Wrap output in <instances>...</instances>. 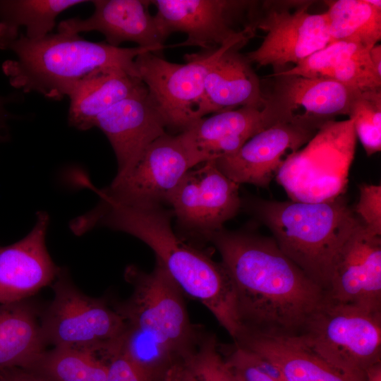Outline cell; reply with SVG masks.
<instances>
[{"label": "cell", "mask_w": 381, "mask_h": 381, "mask_svg": "<svg viewBox=\"0 0 381 381\" xmlns=\"http://www.w3.org/2000/svg\"><path fill=\"white\" fill-rule=\"evenodd\" d=\"M330 43L347 41L370 50L381 39V1H325Z\"/></svg>", "instance_id": "24"}, {"label": "cell", "mask_w": 381, "mask_h": 381, "mask_svg": "<svg viewBox=\"0 0 381 381\" xmlns=\"http://www.w3.org/2000/svg\"><path fill=\"white\" fill-rule=\"evenodd\" d=\"M209 241L219 251L234 284L243 331L299 336L325 299V291L272 237L222 228Z\"/></svg>", "instance_id": "1"}, {"label": "cell", "mask_w": 381, "mask_h": 381, "mask_svg": "<svg viewBox=\"0 0 381 381\" xmlns=\"http://www.w3.org/2000/svg\"><path fill=\"white\" fill-rule=\"evenodd\" d=\"M325 78L359 91L381 89V75L377 73L370 61L369 51L342 62Z\"/></svg>", "instance_id": "31"}, {"label": "cell", "mask_w": 381, "mask_h": 381, "mask_svg": "<svg viewBox=\"0 0 381 381\" xmlns=\"http://www.w3.org/2000/svg\"><path fill=\"white\" fill-rule=\"evenodd\" d=\"M0 381H47L22 368H13L0 372Z\"/></svg>", "instance_id": "34"}, {"label": "cell", "mask_w": 381, "mask_h": 381, "mask_svg": "<svg viewBox=\"0 0 381 381\" xmlns=\"http://www.w3.org/2000/svg\"><path fill=\"white\" fill-rule=\"evenodd\" d=\"M325 292L333 301L381 311V238L361 221L336 253Z\"/></svg>", "instance_id": "13"}, {"label": "cell", "mask_w": 381, "mask_h": 381, "mask_svg": "<svg viewBox=\"0 0 381 381\" xmlns=\"http://www.w3.org/2000/svg\"><path fill=\"white\" fill-rule=\"evenodd\" d=\"M267 226L282 252L326 291L338 249L361 222L341 197L320 202L241 198V207Z\"/></svg>", "instance_id": "5"}, {"label": "cell", "mask_w": 381, "mask_h": 381, "mask_svg": "<svg viewBox=\"0 0 381 381\" xmlns=\"http://www.w3.org/2000/svg\"><path fill=\"white\" fill-rule=\"evenodd\" d=\"M172 218L171 210L163 205H127L99 198L93 208L78 217L77 224L83 234L103 226L146 243L182 292L203 304L236 340L243 327L226 269L180 238L172 229Z\"/></svg>", "instance_id": "2"}, {"label": "cell", "mask_w": 381, "mask_h": 381, "mask_svg": "<svg viewBox=\"0 0 381 381\" xmlns=\"http://www.w3.org/2000/svg\"><path fill=\"white\" fill-rule=\"evenodd\" d=\"M0 49L16 56L1 66L11 86L54 100L68 97L80 80L97 70L119 69L140 78L135 59L146 52H157L140 47H113L64 32L35 40L20 32L16 38L0 41Z\"/></svg>", "instance_id": "4"}, {"label": "cell", "mask_w": 381, "mask_h": 381, "mask_svg": "<svg viewBox=\"0 0 381 381\" xmlns=\"http://www.w3.org/2000/svg\"><path fill=\"white\" fill-rule=\"evenodd\" d=\"M242 47L227 49L210 68L196 111L198 119L241 107L263 109L265 97L260 79L246 55L238 52Z\"/></svg>", "instance_id": "19"}, {"label": "cell", "mask_w": 381, "mask_h": 381, "mask_svg": "<svg viewBox=\"0 0 381 381\" xmlns=\"http://www.w3.org/2000/svg\"><path fill=\"white\" fill-rule=\"evenodd\" d=\"M254 31V28L248 25L239 36L220 47L186 54L185 64L168 61L152 52L136 57L135 64L139 78L146 86L169 133H181L198 120L196 111L203 96L210 68L229 48L244 46Z\"/></svg>", "instance_id": "7"}, {"label": "cell", "mask_w": 381, "mask_h": 381, "mask_svg": "<svg viewBox=\"0 0 381 381\" xmlns=\"http://www.w3.org/2000/svg\"><path fill=\"white\" fill-rule=\"evenodd\" d=\"M49 224L48 213L39 211L25 236L11 245L0 246V303L27 300L56 280L61 268L46 246Z\"/></svg>", "instance_id": "16"}, {"label": "cell", "mask_w": 381, "mask_h": 381, "mask_svg": "<svg viewBox=\"0 0 381 381\" xmlns=\"http://www.w3.org/2000/svg\"><path fill=\"white\" fill-rule=\"evenodd\" d=\"M272 91L265 97L264 111L273 123L289 120L303 109L302 115L334 120L349 114L351 104L360 92L328 78L272 75Z\"/></svg>", "instance_id": "18"}, {"label": "cell", "mask_w": 381, "mask_h": 381, "mask_svg": "<svg viewBox=\"0 0 381 381\" xmlns=\"http://www.w3.org/2000/svg\"><path fill=\"white\" fill-rule=\"evenodd\" d=\"M222 349L228 365L245 381H285L279 369L265 358L235 343Z\"/></svg>", "instance_id": "30"}, {"label": "cell", "mask_w": 381, "mask_h": 381, "mask_svg": "<svg viewBox=\"0 0 381 381\" xmlns=\"http://www.w3.org/2000/svg\"><path fill=\"white\" fill-rule=\"evenodd\" d=\"M107 361L106 381H162L147 374L121 353H115Z\"/></svg>", "instance_id": "33"}, {"label": "cell", "mask_w": 381, "mask_h": 381, "mask_svg": "<svg viewBox=\"0 0 381 381\" xmlns=\"http://www.w3.org/2000/svg\"><path fill=\"white\" fill-rule=\"evenodd\" d=\"M46 346L33 304L28 299L0 303V372L24 368Z\"/></svg>", "instance_id": "23"}, {"label": "cell", "mask_w": 381, "mask_h": 381, "mask_svg": "<svg viewBox=\"0 0 381 381\" xmlns=\"http://www.w3.org/2000/svg\"><path fill=\"white\" fill-rule=\"evenodd\" d=\"M328 121L295 115L256 133L235 153L215 159L220 171L238 184L268 188L288 152L307 145Z\"/></svg>", "instance_id": "11"}, {"label": "cell", "mask_w": 381, "mask_h": 381, "mask_svg": "<svg viewBox=\"0 0 381 381\" xmlns=\"http://www.w3.org/2000/svg\"><path fill=\"white\" fill-rule=\"evenodd\" d=\"M144 85L142 80L119 69L97 70L80 80L68 98V121L80 131L93 128L96 118Z\"/></svg>", "instance_id": "22"}, {"label": "cell", "mask_w": 381, "mask_h": 381, "mask_svg": "<svg viewBox=\"0 0 381 381\" xmlns=\"http://www.w3.org/2000/svg\"><path fill=\"white\" fill-rule=\"evenodd\" d=\"M356 136L365 153L371 156L381 150V89L360 91L349 111Z\"/></svg>", "instance_id": "28"}, {"label": "cell", "mask_w": 381, "mask_h": 381, "mask_svg": "<svg viewBox=\"0 0 381 381\" xmlns=\"http://www.w3.org/2000/svg\"><path fill=\"white\" fill-rule=\"evenodd\" d=\"M83 0H0V41L16 38L25 28L29 40H40L51 33L56 17Z\"/></svg>", "instance_id": "25"}, {"label": "cell", "mask_w": 381, "mask_h": 381, "mask_svg": "<svg viewBox=\"0 0 381 381\" xmlns=\"http://www.w3.org/2000/svg\"><path fill=\"white\" fill-rule=\"evenodd\" d=\"M310 5L304 4L294 12L287 8L269 9L254 21L255 29L267 34L256 49L246 54L248 60L260 66H272L279 72L286 65H296L329 44L326 12L310 13Z\"/></svg>", "instance_id": "12"}, {"label": "cell", "mask_w": 381, "mask_h": 381, "mask_svg": "<svg viewBox=\"0 0 381 381\" xmlns=\"http://www.w3.org/2000/svg\"><path fill=\"white\" fill-rule=\"evenodd\" d=\"M205 162L179 134L165 133L155 140L126 172L116 175L109 186L97 189L99 198L127 205L167 204L188 171Z\"/></svg>", "instance_id": "9"}, {"label": "cell", "mask_w": 381, "mask_h": 381, "mask_svg": "<svg viewBox=\"0 0 381 381\" xmlns=\"http://www.w3.org/2000/svg\"><path fill=\"white\" fill-rule=\"evenodd\" d=\"M239 184L229 179L214 160L186 172L170 195L177 226L188 236L209 241L241 208Z\"/></svg>", "instance_id": "10"}, {"label": "cell", "mask_w": 381, "mask_h": 381, "mask_svg": "<svg viewBox=\"0 0 381 381\" xmlns=\"http://www.w3.org/2000/svg\"><path fill=\"white\" fill-rule=\"evenodd\" d=\"M181 365L184 381H234L233 372L212 334L203 333L195 349Z\"/></svg>", "instance_id": "27"}, {"label": "cell", "mask_w": 381, "mask_h": 381, "mask_svg": "<svg viewBox=\"0 0 381 381\" xmlns=\"http://www.w3.org/2000/svg\"><path fill=\"white\" fill-rule=\"evenodd\" d=\"M107 136L114 152L116 175L129 170L147 147L165 133L164 121L144 85L100 114L93 128Z\"/></svg>", "instance_id": "15"}, {"label": "cell", "mask_w": 381, "mask_h": 381, "mask_svg": "<svg viewBox=\"0 0 381 381\" xmlns=\"http://www.w3.org/2000/svg\"><path fill=\"white\" fill-rule=\"evenodd\" d=\"M370 61L379 75H381V46L375 44L369 50Z\"/></svg>", "instance_id": "37"}, {"label": "cell", "mask_w": 381, "mask_h": 381, "mask_svg": "<svg viewBox=\"0 0 381 381\" xmlns=\"http://www.w3.org/2000/svg\"><path fill=\"white\" fill-rule=\"evenodd\" d=\"M234 343L270 361L285 381H356L323 360L297 337L243 331Z\"/></svg>", "instance_id": "21"}, {"label": "cell", "mask_w": 381, "mask_h": 381, "mask_svg": "<svg viewBox=\"0 0 381 381\" xmlns=\"http://www.w3.org/2000/svg\"><path fill=\"white\" fill-rule=\"evenodd\" d=\"M297 337L334 368L362 381L366 370L381 362V311L326 295Z\"/></svg>", "instance_id": "6"}, {"label": "cell", "mask_w": 381, "mask_h": 381, "mask_svg": "<svg viewBox=\"0 0 381 381\" xmlns=\"http://www.w3.org/2000/svg\"><path fill=\"white\" fill-rule=\"evenodd\" d=\"M354 213L370 234L381 236V185L362 183Z\"/></svg>", "instance_id": "32"}, {"label": "cell", "mask_w": 381, "mask_h": 381, "mask_svg": "<svg viewBox=\"0 0 381 381\" xmlns=\"http://www.w3.org/2000/svg\"><path fill=\"white\" fill-rule=\"evenodd\" d=\"M162 381H184L181 363L171 367L164 375Z\"/></svg>", "instance_id": "36"}, {"label": "cell", "mask_w": 381, "mask_h": 381, "mask_svg": "<svg viewBox=\"0 0 381 381\" xmlns=\"http://www.w3.org/2000/svg\"><path fill=\"white\" fill-rule=\"evenodd\" d=\"M231 0H152L155 15L165 34L183 32L185 41L170 47L197 46L205 50L217 49L239 36L235 23L251 4Z\"/></svg>", "instance_id": "14"}, {"label": "cell", "mask_w": 381, "mask_h": 381, "mask_svg": "<svg viewBox=\"0 0 381 381\" xmlns=\"http://www.w3.org/2000/svg\"><path fill=\"white\" fill-rule=\"evenodd\" d=\"M47 381H106L107 361L91 351L53 346L22 368Z\"/></svg>", "instance_id": "26"}, {"label": "cell", "mask_w": 381, "mask_h": 381, "mask_svg": "<svg viewBox=\"0 0 381 381\" xmlns=\"http://www.w3.org/2000/svg\"><path fill=\"white\" fill-rule=\"evenodd\" d=\"M363 46L347 41L332 42L313 53L290 68L272 75H298L306 78H325L336 66L364 52Z\"/></svg>", "instance_id": "29"}, {"label": "cell", "mask_w": 381, "mask_h": 381, "mask_svg": "<svg viewBox=\"0 0 381 381\" xmlns=\"http://www.w3.org/2000/svg\"><path fill=\"white\" fill-rule=\"evenodd\" d=\"M362 381H381V362L368 368Z\"/></svg>", "instance_id": "38"}, {"label": "cell", "mask_w": 381, "mask_h": 381, "mask_svg": "<svg viewBox=\"0 0 381 381\" xmlns=\"http://www.w3.org/2000/svg\"><path fill=\"white\" fill-rule=\"evenodd\" d=\"M16 97L13 95L3 96L0 95V129L4 131L7 129V123L15 116L9 112L7 106L9 103L17 99Z\"/></svg>", "instance_id": "35"}, {"label": "cell", "mask_w": 381, "mask_h": 381, "mask_svg": "<svg viewBox=\"0 0 381 381\" xmlns=\"http://www.w3.org/2000/svg\"><path fill=\"white\" fill-rule=\"evenodd\" d=\"M124 277L133 291L114 306L125 322L117 352L161 380L195 349L203 332L191 323L182 291L159 261L150 272L128 265Z\"/></svg>", "instance_id": "3"}, {"label": "cell", "mask_w": 381, "mask_h": 381, "mask_svg": "<svg viewBox=\"0 0 381 381\" xmlns=\"http://www.w3.org/2000/svg\"><path fill=\"white\" fill-rule=\"evenodd\" d=\"M93 13L87 18H73L61 21L58 32L79 34L97 31L106 42L119 47L132 42L143 48L156 52L168 47L164 42L169 37L155 16L149 11L150 1L95 0Z\"/></svg>", "instance_id": "17"}, {"label": "cell", "mask_w": 381, "mask_h": 381, "mask_svg": "<svg viewBox=\"0 0 381 381\" xmlns=\"http://www.w3.org/2000/svg\"><path fill=\"white\" fill-rule=\"evenodd\" d=\"M273 124L263 109L241 107L202 117L179 135L206 162L235 153L251 137Z\"/></svg>", "instance_id": "20"}, {"label": "cell", "mask_w": 381, "mask_h": 381, "mask_svg": "<svg viewBox=\"0 0 381 381\" xmlns=\"http://www.w3.org/2000/svg\"><path fill=\"white\" fill-rule=\"evenodd\" d=\"M54 297L40 317L46 345L91 351L107 358L116 351L125 322L105 300L83 294L61 269Z\"/></svg>", "instance_id": "8"}]
</instances>
